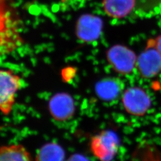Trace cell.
Segmentation results:
<instances>
[{
    "label": "cell",
    "instance_id": "6",
    "mask_svg": "<svg viewBox=\"0 0 161 161\" xmlns=\"http://www.w3.org/2000/svg\"><path fill=\"white\" fill-rule=\"evenodd\" d=\"M102 29L103 22L100 17L86 14L78 19L75 32L80 40L90 42L97 40L102 34Z\"/></svg>",
    "mask_w": 161,
    "mask_h": 161
},
{
    "label": "cell",
    "instance_id": "1",
    "mask_svg": "<svg viewBox=\"0 0 161 161\" xmlns=\"http://www.w3.org/2000/svg\"><path fill=\"white\" fill-rule=\"evenodd\" d=\"M22 79L12 70L0 68V112L10 115L16 102L17 92L22 88Z\"/></svg>",
    "mask_w": 161,
    "mask_h": 161
},
{
    "label": "cell",
    "instance_id": "12",
    "mask_svg": "<svg viewBox=\"0 0 161 161\" xmlns=\"http://www.w3.org/2000/svg\"><path fill=\"white\" fill-rule=\"evenodd\" d=\"M152 40L157 50L159 52L161 55V35L158 36V37H156L155 39H152Z\"/></svg>",
    "mask_w": 161,
    "mask_h": 161
},
{
    "label": "cell",
    "instance_id": "2",
    "mask_svg": "<svg viewBox=\"0 0 161 161\" xmlns=\"http://www.w3.org/2000/svg\"><path fill=\"white\" fill-rule=\"evenodd\" d=\"M119 142L115 132L103 131L94 136L90 142L92 154L100 161H111L119 149Z\"/></svg>",
    "mask_w": 161,
    "mask_h": 161
},
{
    "label": "cell",
    "instance_id": "8",
    "mask_svg": "<svg viewBox=\"0 0 161 161\" xmlns=\"http://www.w3.org/2000/svg\"><path fill=\"white\" fill-rule=\"evenodd\" d=\"M124 83L118 78L108 77L98 81L96 86L98 97L104 102L114 101L123 93Z\"/></svg>",
    "mask_w": 161,
    "mask_h": 161
},
{
    "label": "cell",
    "instance_id": "13",
    "mask_svg": "<svg viewBox=\"0 0 161 161\" xmlns=\"http://www.w3.org/2000/svg\"><path fill=\"white\" fill-rule=\"evenodd\" d=\"M68 161H88L86 158L80 155H75L71 157Z\"/></svg>",
    "mask_w": 161,
    "mask_h": 161
},
{
    "label": "cell",
    "instance_id": "4",
    "mask_svg": "<svg viewBox=\"0 0 161 161\" xmlns=\"http://www.w3.org/2000/svg\"><path fill=\"white\" fill-rule=\"evenodd\" d=\"M122 102L127 113L137 116L145 115L151 106V99L147 92L136 86L128 88L124 91Z\"/></svg>",
    "mask_w": 161,
    "mask_h": 161
},
{
    "label": "cell",
    "instance_id": "3",
    "mask_svg": "<svg viewBox=\"0 0 161 161\" xmlns=\"http://www.w3.org/2000/svg\"><path fill=\"white\" fill-rule=\"evenodd\" d=\"M106 58L111 67L122 75L131 73L136 67L137 59L135 53L122 45L111 47L106 53Z\"/></svg>",
    "mask_w": 161,
    "mask_h": 161
},
{
    "label": "cell",
    "instance_id": "11",
    "mask_svg": "<svg viewBox=\"0 0 161 161\" xmlns=\"http://www.w3.org/2000/svg\"><path fill=\"white\" fill-rule=\"evenodd\" d=\"M63 150L55 144L47 145L39 152L36 161H63Z\"/></svg>",
    "mask_w": 161,
    "mask_h": 161
},
{
    "label": "cell",
    "instance_id": "14",
    "mask_svg": "<svg viewBox=\"0 0 161 161\" xmlns=\"http://www.w3.org/2000/svg\"><path fill=\"white\" fill-rule=\"evenodd\" d=\"M62 2H66V1H69V0H62Z\"/></svg>",
    "mask_w": 161,
    "mask_h": 161
},
{
    "label": "cell",
    "instance_id": "5",
    "mask_svg": "<svg viewBox=\"0 0 161 161\" xmlns=\"http://www.w3.org/2000/svg\"><path fill=\"white\" fill-rule=\"evenodd\" d=\"M136 68L144 78H152L161 72V55L153 44L152 40L147 42V46L137 59Z\"/></svg>",
    "mask_w": 161,
    "mask_h": 161
},
{
    "label": "cell",
    "instance_id": "9",
    "mask_svg": "<svg viewBox=\"0 0 161 161\" xmlns=\"http://www.w3.org/2000/svg\"><path fill=\"white\" fill-rule=\"evenodd\" d=\"M102 4L108 16L121 19L132 12L136 5V0H103Z\"/></svg>",
    "mask_w": 161,
    "mask_h": 161
},
{
    "label": "cell",
    "instance_id": "10",
    "mask_svg": "<svg viewBox=\"0 0 161 161\" xmlns=\"http://www.w3.org/2000/svg\"><path fill=\"white\" fill-rule=\"evenodd\" d=\"M0 161H35L23 145L17 143L0 146Z\"/></svg>",
    "mask_w": 161,
    "mask_h": 161
},
{
    "label": "cell",
    "instance_id": "7",
    "mask_svg": "<svg viewBox=\"0 0 161 161\" xmlns=\"http://www.w3.org/2000/svg\"><path fill=\"white\" fill-rule=\"evenodd\" d=\"M49 110L52 116L58 121H66L75 113V104L72 98L66 93H58L50 100Z\"/></svg>",
    "mask_w": 161,
    "mask_h": 161
}]
</instances>
